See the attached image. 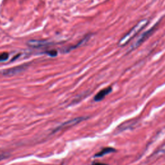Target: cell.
I'll list each match as a JSON object with an SVG mask.
<instances>
[{
  "instance_id": "9",
  "label": "cell",
  "mask_w": 165,
  "mask_h": 165,
  "mask_svg": "<svg viewBox=\"0 0 165 165\" xmlns=\"http://www.w3.org/2000/svg\"><path fill=\"white\" fill-rule=\"evenodd\" d=\"M47 54L52 57H54L57 56V52L56 51V50H51V51H49L48 52H47Z\"/></svg>"
},
{
  "instance_id": "6",
  "label": "cell",
  "mask_w": 165,
  "mask_h": 165,
  "mask_svg": "<svg viewBox=\"0 0 165 165\" xmlns=\"http://www.w3.org/2000/svg\"><path fill=\"white\" fill-rule=\"evenodd\" d=\"M115 152V149H113L110 147H106L104 148L102 150H101L100 152H99L98 154L95 155V157H103L106 154H109L110 153H112V152Z\"/></svg>"
},
{
  "instance_id": "11",
  "label": "cell",
  "mask_w": 165,
  "mask_h": 165,
  "mask_svg": "<svg viewBox=\"0 0 165 165\" xmlns=\"http://www.w3.org/2000/svg\"><path fill=\"white\" fill-rule=\"evenodd\" d=\"M92 165H108V164H106L105 163H96V162H94Z\"/></svg>"
},
{
  "instance_id": "7",
  "label": "cell",
  "mask_w": 165,
  "mask_h": 165,
  "mask_svg": "<svg viewBox=\"0 0 165 165\" xmlns=\"http://www.w3.org/2000/svg\"><path fill=\"white\" fill-rule=\"evenodd\" d=\"M164 154H165V144L162 145L161 147V148H159L156 151V152L154 154V156L155 157H158L164 155Z\"/></svg>"
},
{
  "instance_id": "2",
  "label": "cell",
  "mask_w": 165,
  "mask_h": 165,
  "mask_svg": "<svg viewBox=\"0 0 165 165\" xmlns=\"http://www.w3.org/2000/svg\"><path fill=\"white\" fill-rule=\"evenodd\" d=\"M157 25L156 24L155 25H154V26L153 27H152L150 29H149L148 30L146 31L144 33H143L140 37H139V39L134 43L133 45L131 46V50H134L136 48H137L139 45H141V43H143L146 40L148 39V38L152 35V34L154 33L155 28L157 27Z\"/></svg>"
},
{
  "instance_id": "3",
  "label": "cell",
  "mask_w": 165,
  "mask_h": 165,
  "mask_svg": "<svg viewBox=\"0 0 165 165\" xmlns=\"http://www.w3.org/2000/svg\"><path fill=\"white\" fill-rule=\"evenodd\" d=\"M85 119V117H78V118L72 119L71 121H68L63 123L62 125L59 126L58 127H57L55 129V130L54 131V132H58V131H59L60 130H63V129H65L67 128L71 127V126H74L75 125H77L78 123L81 122L82 121L84 120Z\"/></svg>"
},
{
  "instance_id": "4",
  "label": "cell",
  "mask_w": 165,
  "mask_h": 165,
  "mask_svg": "<svg viewBox=\"0 0 165 165\" xmlns=\"http://www.w3.org/2000/svg\"><path fill=\"white\" fill-rule=\"evenodd\" d=\"M111 92H112L111 87H108V88H104V89L101 90L96 95V96L94 97V101H100L101 100H103L107 96V95L109 94Z\"/></svg>"
},
{
  "instance_id": "1",
  "label": "cell",
  "mask_w": 165,
  "mask_h": 165,
  "mask_svg": "<svg viewBox=\"0 0 165 165\" xmlns=\"http://www.w3.org/2000/svg\"><path fill=\"white\" fill-rule=\"evenodd\" d=\"M147 20H143L137 23L135 26L133 27L128 33H126L121 39L120 40L118 45L121 47H124L132 39H133L141 30H142L145 27L146 25L148 24Z\"/></svg>"
},
{
  "instance_id": "5",
  "label": "cell",
  "mask_w": 165,
  "mask_h": 165,
  "mask_svg": "<svg viewBox=\"0 0 165 165\" xmlns=\"http://www.w3.org/2000/svg\"><path fill=\"white\" fill-rule=\"evenodd\" d=\"M25 68V65L16 67H14V68L6 70V71H5L3 72V74L4 75H12L17 74L18 73L22 72L23 71H24Z\"/></svg>"
},
{
  "instance_id": "8",
  "label": "cell",
  "mask_w": 165,
  "mask_h": 165,
  "mask_svg": "<svg viewBox=\"0 0 165 165\" xmlns=\"http://www.w3.org/2000/svg\"><path fill=\"white\" fill-rule=\"evenodd\" d=\"M9 58V54L7 52H4L0 54V62H3L7 61Z\"/></svg>"
},
{
  "instance_id": "10",
  "label": "cell",
  "mask_w": 165,
  "mask_h": 165,
  "mask_svg": "<svg viewBox=\"0 0 165 165\" xmlns=\"http://www.w3.org/2000/svg\"><path fill=\"white\" fill-rule=\"evenodd\" d=\"M9 156V155L7 154H0V161H2L3 159H6Z\"/></svg>"
}]
</instances>
